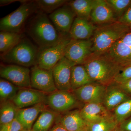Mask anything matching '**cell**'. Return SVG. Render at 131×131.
<instances>
[{"label": "cell", "mask_w": 131, "mask_h": 131, "mask_svg": "<svg viewBox=\"0 0 131 131\" xmlns=\"http://www.w3.org/2000/svg\"><path fill=\"white\" fill-rule=\"evenodd\" d=\"M20 88L7 80L1 78L0 79L1 103L9 101H13Z\"/></svg>", "instance_id": "cell-26"}, {"label": "cell", "mask_w": 131, "mask_h": 131, "mask_svg": "<svg viewBox=\"0 0 131 131\" xmlns=\"http://www.w3.org/2000/svg\"><path fill=\"white\" fill-rule=\"evenodd\" d=\"M75 64L64 57L52 69L53 77L57 90L68 91L72 90L71 74L72 67Z\"/></svg>", "instance_id": "cell-13"}, {"label": "cell", "mask_w": 131, "mask_h": 131, "mask_svg": "<svg viewBox=\"0 0 131 131\" xmlns=\"http://www.w3.org/2000/svg\"><path fill=\"white\" fill-rule=\"evenodd\" d=\"M19 108L13 102L9 101L1 103L0 109V124H7L16 118Z\"/></svg>", "instance_id": "cell-27"}, {"label": "cell", "mask_w": 131, "mask_h": 131, "mask_svg": "<svg viewBox=\"0 0 131 131\" xmlns=\"http://www.w3.org/2000/svg\"><path fill=\"white\" fill-rule=\"evenodd\" d=\"M45 103H40L30 107L19 109L16 118L24 129L31 130L39 115L46 108Z\"/></svg>", "instance_id": "cell-20"}, {"label": "cell", "mask_w": 131, "mask_h": 131, "mask_svg": "<svg viewBox=\"0 0 131 131\" xmlns=\"http://www.w3.org/2000/svg\"><path fill=\"white\" fill-rule=\"evenodd\" d=\"M94 82L107 86L115 79L123 68L103 55L91 57L83 64Z\"/></svg>", "instance_id": "cell-2"}, {"label": "cell", "mask_w": 131, "mask_h": 131, "mask_svg": "<svg viewBox=\"0 0 131 131\" xmlns=\"http://www.w3.org/2000/svg\"><path fill=\"white\" fill-rule=\"evenodd\" d=\"M69 2L49 15L57 30L62 37L69 36L73 22L77 17Z\"/></svg>", "instance_id": "cell-10"}, {"label": "cell", "mask_w": 131, "mask_h": 131, "mask_svg": "<svg viewBox=\"0 0 131 131\" xmlns=\"http://www.w3.org/2000/svg\"><path fill=\"white\" fill-rule=\"evenodd\" d=\"M1 78L20 88H31L30 69L16 64H1Z\"/></svg>", "instance_id": "cell-8"}, {"label": "cell", "mask_w": 131, "mask_h": 131, "mask_svg": "<svg viewBox=\"0 0 131 131\" xmlns=\"http://www.w3.org/2000/svg\"><path fill=\"white\" fill-rule=\"evenodd\" d=\"M66 0H37L35 3L40 11L46 14H51L57 9L67 4Z\"/></svg>", "instance_id": "cell-28"}, {"label": "cell", "mask_w": 131, "mask_h": 131, "mask_svg": "<svg viewBox=\"0 0 131 131\" xmlns=\"http://www.w3.org/2000/svg\"><path fill=\"white\" fill-rule=\"evenodd\" d=\"M131 97L126 93L116 83L113 82L107 86L102 104L108 111L114 110L118 106Z\"/></svg>", "instance_id": "cell-18"}, {"label": "cell", "mask_w": 131, "mask_h": 131, "mask_svg": "<svg viewBox=\"0 0 131 131\" xmlns=\"http://www.w3.org/2000/svg\"><path fill=\"white\" fill-rule=\"evenodd\" d=\"M113 115L119 124L131 117V98L116 108Z\"/></svg>", "instance_id": "cell-30"}, {"label": "cell", "mask_w": 131, "mask_h": 131, "mask_svg": "<svg viewBox=\"0 0 131 131\" xmlns=\"http://www.w3.org/2000/svg\"><path fill=\"white\" fill-rule=\"evenodd\" d=\"M77 101L70 91L57 90L47 95L46 103L55 112H63L74 107Z\"/></svg>", "instance_id": "cell-14"}, {"label": "cell", "mask_w": 131, "mask_h": 131, "mask_svg": "<svg viewBox=\"0 0 131 131\" xmlns=\"http://www.w3.org/2000/svg\"><path fill=\"white\" fill-rule=\"evenodd\" d=\"M118 21L127 26L131 30V5Z\"/></svg>", "instance_id": "cell-34"}, {"label": "cell", "mask_w": 131, "mask_h": 131, "mask_svg": "<svg viewBox=\"0 0 131 131\" xmlns=\"http://www.w3.org/2000/svg\"><path fill=\"white\" fill-rule=\"evenodd\" d=\"M80 113L89 124L99 122L112 115L103 104L98 103H87L80 110Z\"/></svg>", "instance_id": "cell-19"}, {"label": "cell", "mask_w": 131, "mask_h": 131, "mask_svg": "<svg viewBox=\"0 0 131 131\" xmlns=\"http://www.w3.org/2000/svg\"><path fill=\"white\" fill-rule=\"evenodd\" d=\"M94 82L91 80L83 64H75L72 67L71 74L70 83L71 90Z\"/></svg>", "instance_id": "cell-22"}, {"label": "cell", "mask_w": 131, "mask_h": 131, "mask_svg": "<svg viewBox=\"0 0 131 131\" xmlns=\"http://www.w3.org/2000/svg\"><path fill=\"white\" fill-rule=\"evenodd\" d=\"M19 2L21 5L17 9L1 19V31L24 33L28 20L40 11L35 1L21 0Z\"/></svg>", "instance_id": "cell-5"}, {"label": "cell", "mask_w": 131, "mask_h": 131, "mask_svg": "<svg viewBox=\"0 0 131 131\" xmlns=\"http://www.w3.org/2000/svg\"><path fill=\"white\" fill-rule=\"evenodd\" d=\"M39 52V48L25 36L12 49L1 55V59L8 64L31 68L37 64Z\"/></svg>", "instance_id": "cell-4"}, {"label": "cell", "mask_w": 131, "mask_h": 131, "mask_svg": "<svg viewBox=\"0 0 131 131\" xmlns=\"http://www.w3.org/2000/svg\"><path fill=\"white\" fill-rule=\"evenodd\" d=\"M57 122L69 131H88L89 124L83 118L80 110H74L66 114Z\"/></svg>", "instance_id": "cell-21"}, {"label": "cell", "mask_w": 131, "mask_h": 131, "mask_svg": "<svg viewBox=\"0 0 131 131\" xmlns=\"http://www.w3.org/2000/svg\"><path fill=\"white\" fill-rule=\"evenodd\" d=\"M113 131H124L123 130H122L120 128L119 126H118L117 127H116L115 129Z\"/></svg>", "instance_id": "cell-39"}, {"label": "cell", "mask_w": 131, "mask_h": 131, "mask_svg": "<svg viewBox=\"0 0 131 131\" xmlns=\"http://www.w3.org/2000/svg\"><path fill=\"white\" fill-rule=\"evenodd\" d=\"M119 126L124 131H131V116L120 124Z\"/></svg>", "instance_id": "cell-36"}, {"label": "cell", "mask_w": 131, "mask_h": 131, "mask_svg": "<svg viewBox=\"0 0 131 131\" xmlns=\"http://www.w3.org/2000/svg\"><path fill=\"white\" fill-rule=\"evenodd\" d=\"M116 83L126 93L131 97V79L126 80L121 83Z\"/></svg>", "instance_id": "cell-35"}, {"label": "cell", "mask_w": 131, "mask_h": 131, "mask_svg": "<svg viewBox=\"0 0 131 131\" xmlns=\"http://www.w3.org/2000/svg\"><path fill=\"white\" fill-rule=\"evenodd\" d=\"M49 131H69L60 123L57 122Z\"/></svg>", "instance_id": "cell-37"}, {"label": "cell", "mask_w": 131, "mask_h": 131, "mask_svg": "<svg viewBox=\"0 0 131 131\" xmlns=\"http://www.w3.org/2000/svg\"><path fill=\"white\" fill-rule=\"evenodd\" d=\"M47 94L31 88H20L13 101L19 109L45 103Z\"/></svg>", "instance_id": "cell-15"}, {"label": "cell", "mask_w": 131, "mask_h": 131, "mask_svg": "<svg viewBox=\"0 0 131 131\" xmlns=\"http://www.w3.org/2000/svg\"><path fill=\"white\" fill-rule=\"evenodd\" d=\"M17 1L19 2V1H17V0H1L0 1V6H7L11 3Z\"/></svg>", "instance_id": "cell-38"}, {"label": "cell", "mask_w": 131, "mask_h": 131, "mask_svg": "<svg viewBox=\"0 0 131 131\" xmlns=\"http://www.w3.org/2000/svg\"><path fill=\"white\" fill-rule=\"evenodd\" d=\"M90 20L99 26L118 21V19L106 0H94Z\"/></svg>", "instance_id": "cell-16"}, {"label": "cell", "mask_w": 131, "mask_h": 131, "mask_svg": "<svg viewBox=\"0 0 131 131\" xmlns=\"http://www.w3.org/2000/svg\"><path fill=\"white\" fill-rule=\"evenodd\" d=\"M98 26L90 20L77 17L69 33L71 39L87 40L92 38Z\"/></svg>", "instance_id": "cell-17"}, {"label": "cell", "mask_w": 131, "mask_h": 131, "mask_svg": "<svg viewBox=\"0 0 131 131\" xmlns=\"http://www.w3.org/2000/svg\"><path fill=\"white\" fill-rule=\"evenodd\" d=\"M21 131H32L31 130H28V129H24Z\"/></svg>", "instance_id": "cell-40"}, {"label": "cell", "mask_w": 131, "mask_h": 131, "mask_svg": "<svg viewBox=\"0 0 131 131\" xmlns=\"http://www.w3.org/2000/svg\"><path fill=\"white\" fill-rule=\"evenodd\" d=\"M130 79H131V65L123 68L115 78L114 82L119 83Z\"/></svg>", "instance_id": "cell-33"}, {"label": "cell", "mask_w": 131, "mask_h": 131, "mask_svg": "<svg viewBox=\"0 0 131 131\" xmlns=\"http://www.w3.org/2000/svg\"><path fill=\"white\" fill-rule=\"evenodd\" d=\"M71 39L69 35L56 45L39 49L37 65L44 69L52 70L65 56L66 50Z\"/></svg>", "instance_id": "cell-7"}, {"label": "cell", "mask_w": 131, "mask_h": 131, "mask_svg": "<svg viewBox=\"0 0 131 131\" xmlns=\"http://www.w3.org/2000/svg\"><path fill=\"white\" fill-rule=\"evenodd\" d=\"M119 124L114 115L99 122L89 124L88 131H113Z\"/></svg>", "instance_id": "cell-29"}, {"label": "cell", "mask_w": 131, "mask_h": 131, "mask_svg": "<svg viewBox=\"0 0 131 131\" xmlns=\"http://www.w3.org/2000/svg\"><path fill=\"white\" fill-rule=\"evenodd\" d=\"M57 118L55 111L45 109L40 113L31 129L32 131H49Z\"/></svg>", "instance_id": "cell-24"}, {"label": "cell", "mask_w": 131, "mask_h": 131, "mask_svg": "<svg viewBox=\"0 0 131 131\" xmlns=\"http://www.w3.org/2000/svg\"><path fill=\"white\" fill-rule=\"evenodd\" d=\"M118 19L131 5V0H106Z\"/></svg>", "instance_id": "cell-31"}, {"label": "cell", "mask_w": 131, "mask_h": 131, "mask_svg": "<svg viewBox=\"0 0 131 131\" xmlns=\"http://www.w3.org/2000/svg\"><path fill=\"white\" fill-rule=\"evenodd\" d=\"M101 55L118 64L123 69L131 65V31Z\"/></svg>", "instance_id": "cell-6"}, {"label": "cell", "mask_w": 131, "mask_h": 131, "mask_svg": "<svg viewBox=\"0 0 131 131\" xmlns=\"http://www.w3.org/2000/svg\"><path fill=\"white\" fill-rule=\"evenodd\" d=\"M131 31L127 26L118 20L98 26L91 38L93 55L103 54L117 40Z\"/></svg>", "instance_id": "cell-3"}, {"label": "cell", "mask_w": 131, "mask_h": 131, "mask_svg": "<svg viewBox=\"0 0 131 131\" xmlns=\"http://www.w3.org/2000/svg\"><path fill=\"white\" fill-rule=\"evenodd\" d=\"M94 0H74L69 3L77 15V17L90 20Z\"/></svg>", "instance_id": "cell-25"}, {"label": "cell", "mask_w": 131, "mask_h": 131, "mask_svg": "<svg viewBox=\"0 0 131 131\" xmlns=\"http://www.w3.org/2000/svg\"><path fill=\"white\" fill-rule=\"evenodd\" d=\"M24 129L16 118L7 124L1 125L0 126V131H21Z\"/></svg>", "instance_id": "cell-32"}, {"label": "cell", "mask_w": 131, "mask_h": 131, "mask_svg": "<svg viewBox=\"0 0 131 131\" xmlns=\"http://www.w3.org/2000/svg\"><path fill=\"white\" fill-rule=\"evenodd\" d=\"M31 88L46 94H50L57 90L53 77L52 70H47L36 65L30 69Z\"/></svg>", "instance_id": "cell-11"}, {"label": "cell", "mask_w": 131, "mask_h": 131, "mask_svg": "<svg viewBox=\"0 0 131 131\" xmlns=\"http://www.w3.org/2000/svg\"><path fill=\"white\" fill-rule=\"evenodd\" d=\"M25 31L39 49L56 45L68 36H61L49 16L40 11L28 20Z\"/></svg>", "instance_id": "cell-1"}, {"label": "cell", "mask_w": 131, "mask_h": 131, "mask_svg": "<svg viewBox=\"0 0 131 131\" xmlns=\"http://www.w3.org/2000/svg\"><path fill=\"white\" fill-rule=\"evenodd\" d=\"M107 86L93 83L73 90V94L77 100L87 103L102 104Z\"/></svg>", "instance_id": "cell-12"}, {"label": "cell", "mask_w": 131, "mask_h": 131, "mask_svg": "<svg viewBox=\"0 0 131 131\" xmlns=\"http://www.w3.org/2000/svg\"><path fill=\"white\" fill-rule=\"evenodd\" d=\"M25 37L24 33L1 31L0 52L1 55L6 53L14 47Z\"/></svg>", "instance_id": "cell-23"}, {"label": "cell", "mask_w": 131, "mask_h": 131, "mask_svg": "<svg viewBox=\"0 0 131 131\" xmlns=\"http://www.w3.org/2000/svg\"><path fill=\"white\" fill-rule=\"evenodd\" d=\"M93 42L87 40L71 39L66 50L65 57L76 64H83L93 55Z\"/></svg>", "instance_id": "cell-9"}]
</instances>
